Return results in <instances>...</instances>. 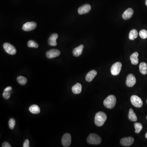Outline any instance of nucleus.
<instances>
[{
  "label": "nucleus",
  "instance_id": "nucleus-4",
  "mask_svg": "<svg viewBox=\"0 0 147 147\" xmlns=\"http://www.w3.org/2000/svg\"><path fill=\"white\" fill-rule=\"evenodd\" d=\"M130 101L132 105L136 108H141L143 103L141 99L136 95H133L130 98Z\"/></svg>",
  "mask_w": 147,
  "mask_h": 147
},
{
  "label": "nucleus",
  "instance_id": "nucleus-34",
  "mask_svg": "<svg viewBox=\"0 0 147 147\" xmlns=\"http://www.w3.org/2000/svg\"><path fill=\"white\" fill-rule=\"evenodd\" d=\"M146 118H147V117H146Z\"/></svg>",
  "mask_w": 147,
  "mask_h": 147
},
{
  "label": "nucleus",
  "instance_id": "nucleus-20",
  "mask_svg": "<svg viewBox=\"0 0 147 147\" xmlns=\"http://www.w3.org/2000/svg\"><path fill=\"white\" fill-rule=\"evenodd\" d=\"M139 71L142 75H146L147 73V65L145 62H141L139 65Z\"/></svg>",
  "mask_w": 147,
  "mask_h": 147
},
{
  "label": "nucleus",
  "instance_id": "nucleus-35",
  "mask_svg": "<svg viewBox=\"0 0 147 147\" xmlns=\"http://www.w3.org/2000/svg\"></svg>",
  "mask_w": 147,
  "mask_h": 147
},
{
  "label": "nucleus",
  "instance_id": "nucleus-15",
  "mask_svg": "<svg viewBox=\"0 0 147 147\" xmlns=\"http://www.w3.org/2000/svg\"><path fill=\"white\" fill-rule=\"evenodd\" d=\"M97 73L96 71L94 70H92L89 72L86 76V81L88 82L92 81L93 79L95 77L97 76Z\"/></svg>",
  "mask_w": 147,
  "mask_h": 147
},
{
  "label": "nucleus",
  "instance_id": "nucleus-32",
  "mask_svg": "<svg viewBox=\"0 0 147 147\" xmlns=\"http://www.w3.org/2000/svg\"><path fill=\"white\" fill-rule=\"evenodd\" d=\"M145 137L146 139H147V133H146V134H145Z\"/></svg>",
  "mask_w": 147,
  "mask_h": 147
},
{
  "label": "nucleus",
  "instance_id": "nucleus-3",
  "mask_svg": "<svg viewBox=\"0 0 147 147\" xmlns=\"http://www.w3.org/2000/svg\"><path fill=\"white\" fill-rule=\"evenodd\" d=\"M87 142L90 144L99 145L101 142V137L97 134H90L87 138Z\"/></svg>",
  "mask_w": 147,
  "mask_h": 147
},
{
  "label": "nucleus",
  "instance_id": "nucleus-9",
  "mask_svg": "<svg viewBox=\"0 0 147 147\" xmlns=\"http://www.w3.org/2000/svg\"><path fill=\"white\" fill-rule=\"evenodd\" d=\"M60 52L58 49H52L48 51L46 54L47 57L49 59L59 57L60 55Z\"/></svg>",
  "mask_w": 147,
  "mask_h": 147
},
{
  "label": "nucleus",
  "instance_id": "nucleus-13",
  "mask_svg": "<svg viewBox=\"0 0 147 147\" xmlns=\"http://www.w3.org/2000/svg\"><path fill=\"white\" fill-rule=\"evenodd\" d=\"M58 38L57 34H53L49 37L48 40L49 45L51 46H55L57 45V39Z\"/></svg>",
  "mask_w": 147,
  "mask_h": 147
},
{
  "label": "nucleus",
  "instance_id": "nucleus-16",
  "mask_svg": "<svg viewBox=\"0 0 147 147\" xmlns=\"http://www.w3.org/2000/svg\"><path fill=\"white\" fill-rule=\"evenodd\" d=\"M83 48L84 46L83 45H81L79 47H76L73 50V55L75 57H79L82 53Z\"/></svg>",
  "mask_w": 147,
  "mask_h": 147
},
{
  "label": "nucleus",
  "instance_id": "nucleus-18",
  "mask_svg": "<svg viewBox=\"0 0 147 147\" xmlns=\"http://www.w3.org/2000/svg\"><path fill=\"white\" fill-rule=\"evenodd\" d=\"M139 54L137 52H135L132 54L130 57L131 63L134 65L138 64L139 63V59H138Z\"/></svg>",
  "mask_w": 147,
  "mask_h": 147
},
{
  "label": "nucleus",
  "instance_id": "nucleus-25",
  "mask_svg": "<svg viewBox=\"0 0 147 147\" xmlns=\"http://www.w3.org/2000/svg\"><path fill=\"white\" fill-rule=\"evenodd\" d=\"M27 46L29 47H33L35 48H37L38 47L37 43L33 40H30L28 42Z\"/></svg>",
  "mask_w": 147,
  "mask_h": 147
},
{
  "label": "nucleus",
  "instance_id": "nucleus-17",
  "mask_svg": "<svg viewBox=\"0 0 147 147\" xmlns=\"http://www.w3.org/2000/svg\"><path fill=\"white\" fill-rule=\"evenodd\" d=\"M72 91L74 94H79L82 91V86L79 83H77L72 87Z\"/></svg>",
  "mask_w": 147,
  "mask_h": 147
},
{
  "label": "nucleus",
  "instance_id": "nucleus-27",
  "mask_svg": "<svg viewBox=\"0 0 147 147\" xmlns=\"http://www.w3.org/2000/svg\"><path fill=\"white\" fill-rule=\"evenodd\" d=\"M15 125V120L13 118L10 119L9 121V127L11 130H13L14 128Z\"/></svg>",
  "mask_w": 147,
  "mask_h": 147
},
{
  "label": "nucleus",
  "instance_id": "nucleus-29",
  "mask_svg": "<svg viewBox=\"0 0 147 147\" xmlns=\"http://www.w3.org/2000/svg\"><path fill=\"white\" fill-rule=\"evenodd\" d=\"M29 141L28 139L25 140V141L23 143V147H29Z\"/></svg>",
  "mask_w": 147,
  "mask_h": 147
},
{
  "label": "nucleus",
  "instance_id": "nucleus-19",
  "mask_svg": "<svg viewBox=\"0 0 147 147\" xmlns=\"http://www.w3.org/2000/svg\"><path fill=\"white\" fill-rule=\"evenodd\" d=\"M30 112L32 114H38L40 112V108L38 106L36 105H33L30 106L29 108Z\"/></svg>",
  "mask_w": 147,
  "mask_h": 147
},
{
  "label": "nucleus",
  "instance_id": "nucleus-21",
  "mask_svg": "<svg viewBox=\"0 0 147 147\" xmlns=\"http://www.w3.org/2000/svg\"><path fill=\"white\" fill-rule=\"evenodd\" d=\"M128 118L132 122H135L137 120V117L132 109H130L129 110Z\"/></svg>",
  "mask_w": 147,
  "mask_h": 147
},
{
  "label": "nucleus",
  "instance_id": "nucleus-8",
  "mask_svg": "<svg viewBox=\"0 0 147 147\" xmlns=\"http://www.w3.org/2000/svg\"><path fill=\"white\" fill-rule=\"evenodd\" d=\"M37 24L34 22H30L25 23L23 26L22 29L24 31H31L36 28Z\"/></svg>",
  "mask_w": 147,
  "mask_h": 147
},
{
  "label": "nucleus",
  "instance_id": "nucleus-14",
  "mask_svg": "<svg viewBox=\"0 0 147 147\" xmlns=\"http://www.w3.org/2000/svg\"><path fill=\"white\" fill-rule=\"evenodd\" d=\"M134 11L133 9L131 8H128L122 14V17L125 20H128L132 17Z\"/></svg>",
  "mask_w": 147,
  "mask_h": 147
},
{
  "label": "nucleus",
  "instance_id": "nucleus-31",
  "mask_svg": "<svg viewBox=\"0 0 147 147\" xmlns=\"http://www.w3.org/2000/svg\"><path fill=\"white\" fill-rule=\"evenodd\" d=\"M12 90V88L10 86H9V87H7V88H5L4 90L5 91H7V92H11Z\"/></svg>",
  "mask_w": 147,
  "mask_h": 147
},
{
  "label": "nucleus",
  "instance_id": "nucleus-6",
  "mask_svg": "<svg viewBox=\"0 0 147 147\" xmlns=\"http://www.w3.org/2000/svg\"><path fill=\"white\" fill-rule=\"evenodd\" d=\"M3 48L6 52L11 55H14L16 54V50L14 46L6 43L3 44Z\"/></svg>",
  "mask_w": 147,
  "mask_h": 147
},
{
  "label": "nucleus",
  "instance_id": "nucleus-24",
  "mask_svg": "<svg viewBox=\"0 0 147 147\" xmlns=\"http://www.w3.org/2000/svg\"><path fill=\"white\" fill-rule=\"evenodd\" d=\"M134 126L135 129V132L138 134L140 133V132L143 129V126L141 123H137V122L135 123L134 124Z\"/></svg>",
  "mask_w": 147,
  "mask_h": 147
},
{
  "label": "nucleus",
  "instance_id": "nucleus-12",
  "mask_svg": "<svg viewBox=\"0 0 147 147\" xmlns=\"http://www.w3.org/2000/svg\"><path fill=\"white\" fill-rule=\"evenodd\" d=\"M91 9L90 5L89 4H85L84 5H82L79 8L78 12L79 14H86L90 12Z\"/></svg>",
  "mask_w": 147,
  "mask_h": 147
},
{
  "label": "nucleus",
  "instance_id": "nucleus-2",
  "mask_svg": "<svg viewBox=\"0 0 147 147\" xmlns=\"http://www.w3.org/2000/svg\"><path fill=\"white\" fill-rule=\"evenodd\" d=\"M117 100L115 96L110 95L105 99L103 102V104L105 107L108 109H112L116 105Z\"/></svg>",
  "mask_w": 147,
  "mask_h": 147
},
{
  "label": "nucleus",
  "instance_id": "nucleus-5",
  "mask_svg": "<svg viewBox=\"0 0 147 147\" xmlns=\"http://www.w3.org/2000/svg\"><path fill=\"white\" fill-rule=\"evenodd\" d=\"M122 67V64L121 62H116L112 66L111 68V72L112 75L114 76H117L119 75L121 72Z\"/></svg>",
  "mask_w": 147,
  "mask_h": 147
},
{
  "label": "nucleus",
  "instance_id": "nucleus-30",
  "mask_svg": "<svg viewBox=\"0 0 147 147\" xmlns=\"http://www.w3.org/2000/svg\"><path fill=\"white\" fill-rule=\"evenodd\" d=\"M2 147H11V145H10L9 143L7 142H5L3 143L2 145Z\"/></svg>",
  "mask_w": 147,
  "mask_h": 147
},
{
  "label": "nucleus",
  "instance_id": "nucleus-23",
  "mask_svg": "<svg viewBox=\"0 0 147 147\" xmlns=\"http://www.w3.org/2000/svg\"><path fill=\"white\" fill-rule=\"evenodd\" d=\"M17 81L20 85H25L27 83V79L23 76H19L17 78Z\"/></svg>",
  "mask_w": 147,
  "mask_h": 147
},
{
  "label": "nucleus",
  "instance_id": "nucleus-1",
  "mask_svg": "<svg viewBox=\"0 0 147 147\" xmlns=\"http://www.w3.org/2000/svg\"><path fill=\"white\" fill-rule=\"evenodd\" d=\"M107 115L102 112H98L95 116V124L99 127L103 126L107 120Z\"/></svg>",
  "mask_w": 147,
  "mask_h": 147
},
{
  "label": "nucleus",
  "instance_id": "nucleus-26",
  "mask_svg": "<svg viewBox=\"0 0 147 147\" xmlns=\"http://www.w3.org/2000/svg\"><path fill=\"white\" fill-rule=\"evenodd\" d=\"M139 36L141 38L143 39H146L147 38V31L145 29H142L139 32Z\"/></svg>",
  "mask_w": 147,
  "mask_h": 147
},
{
  "label": "nucleus",
  "instance_id": "nucleus-7",
  "mask_svg": "<svg viewBox=\"0 0 147 147\" xmlns=\"http://www.w3.org/2000/svg\"><path fill=\"white\" fill-rule=\"evenodd\" d=\"M61 141L62 144L64 147H67L70 146L72 141L70 134L69 133L64 134L62 138Z\"/></svg>",
  "mask_w": 147,
  "mask_h": 147
},
{
  "label": "nucleus",
  "instance_id": "nucleus-11",
  "mask_svg": "<svg viewBox=\"0 0 147 147\" xmlns=\"http://www.w3.org/2000/svg\"><path fill=\"white\" fill-rule=\"evenodd\" d=\"M134 142V138L132 137H125L121 139L120 143L123 146H129L132 145Z\"/></svg>",
  "mask_w": 147,
  "mask_h": 147
},
{
  "label": "nucleus",
  "instance_id": "nucleus-22",
  "mask_svg": "<svg viewBox=\"0 0 147 147\" xmlns=\"http://www.w3.org/2000/svg\"><path fill=\"white\" fill-rule=\"evenodd\" d=\"M138 33L137 30L134 29L131 30L129 35V38L131 40H134L138 36Z\"/></svg>",
  "mask_w": 147,
  "mask_h": 147
},
{
  "label": "nucleus",
  "instance_id": "nucleus-10",
  "mask_svg": "<svg viewBox=\"0 0 147 147\" xmlns=\"http://www.w3.org/2000/svg\"><path fill=\"white\" fill-rule=\"evenodd\" d=\"M136 83V79L134 76L132 74H129L127 77L126 81V86L128 87H132Z\"/></svg>",
  "mask_w": 147,
  "mask_h": 147
},
{
  "label": "nucleus",
  "instance_id": "nucleus-28",
  "mask_svg": "<svg viewBox=\"0 0 147 147\" xmlns=\"http://www.w3.org/2000/svg\"><path fill=\"white\" fill-rule=\"evenodd\" d=\"M12 93V91L7 92V91H4L3 94V98L5 99H9Z\"/></svg>",
  "mask_w": 147,
  "mask_h": 147
},
{
  "label": "nucleus",
  "instance_id": "nucleus-33",
  "mask_svg": "<svg viewBox=\"0 0 147 147\" xmlns=\"http://www.w3.org/2000/svg\"><path fill=\"white\" fill-rule=\"evenodd\" d=\"M145 5L147 6V0H145Z\"/></svg>",
  "mask_w": 147,
  "mask_h": 147
}]
</instances>
